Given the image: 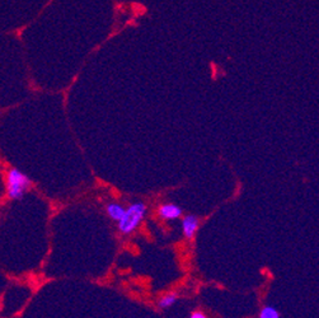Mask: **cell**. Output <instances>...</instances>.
I'll return each instance as SVG.
<instances>
[{
    "mask_svg": "<svg viewBox=\"0 0 319 318\" xmlns=\"http://www.w3.org/2000/svg\"><path fill=\"white\" fill-rule=\"evenodd\" d=\"M6 195L10 200H22L31 188L32 181L18 168H10L6 173Z\"/></svg>",
    "mask_w": 319,
    "mask_h": 318,
    "instance_id": "cell-1",
    "label": "cell"
},
{
    "mask_svg": "<svg viewBox=\"0 0 319 318\" xmlns=\"http://www.w3.org/2000/svg\"><path fill=\"white\" fill-rule=\"evenodd\" d=\"M147 205L142 201H136L126 207L125 215L119 222L117 227L122 234H131L135 232L136 228L142 224L147 215Z\"/></svg>",
    "mask_w": 319,
    "mask_h": 318,
    "instance_id": "cell-2",
    "label": "cell"
},
{
    "mask_svg": "<svg viewBox=\"0 0 319 318\" xmlns=\"http://www.w3.org/2000/svg\"><path fill=\"white\" fill-rule=\"evenodd\" d=\"M157 213L164 220H174V219L181 218L182 214H183V209L181 206H178L177 204L167 202V204L160 205Z\"/></svg>",
    "mask_w": 319,
    "mask_h": 318,
    "instance_id": "cell-3",
    "label": "cell"
},
{
    "mask_svg": "<svg viewBox=\"0 0 319 318\" xmlns=\"http://www.w3.org/2000/svg\"><path fill=\"white\" fill-rule=\"evenodd\" d=\"M198 227H200V219L196 215L188 214V215H184L183 219H182V232H183V236L187 239H192L195 237Z\"/></svg>",
    "mask_w": 319,
    "mask_h": 318,
    "instance_id": "cell-4",
    "label": "cell"
},
{
    "mask_svg": "<svg viewBox=\"0 0 319 318\" xmlns=\"http://www.w3.org/2000/svg\"><path fill=\"white\" fill-rule=\"evenodd\" d=\"M125 211H126V209L122 205H120L119 202H110V204L106 205V213L113 222L119 223L122 219V216L125 215Z\"/></svg>",
    "mask_w": 319,
    "mask_h": 318,
    "instance_id": "cell-5",
    "label": "cell"
},
{
    "mask_svg": "<svg viewBox=\"0 0 319 318\" xmlns=\"http://www.w3.org/2000/svg\"><path fill=\"white\" fill-rule=\"evenodd\" d=\"M178 301L177 293H168V294H164L163 297L158 299L157 304L160 310H168V308L173 307Z\"/></svg>",
    "mask_w": 319,
    "mask_h": 318,
    "instance_id": "cell-6",
    "label": "cell"
},
{
    "mask_svg": "<svg viewBox=\"0 0 319 318\" xmlns=\"http://www.w3.org/2000/svg\"><path fill=\"white\" fill-rule=\"evenodd\" d=\"M258 318H281L279 310L274 306H265L261 308L258 313Z\"/></svg>",
    "mask_w": 319,
    "mask_h": 318,
    "instance_id": "cell-7",
    "label": "cell"
},
{
    "mask_svg": "<svg viewBox=\"0 0 319 318\" xmlns=\"http://www.w3.org/2000/svg\"><path fill=\"white\" fill-rule=\"evenodd\" d=\"M189 318H207V316L202 311H195L192 315L189 316Z\"/></svg>",
    "mask_w": 319,
    "mask_h": 318,
    "instance_id": "cell-8",
    "label": "cell"
}]
</instances>
